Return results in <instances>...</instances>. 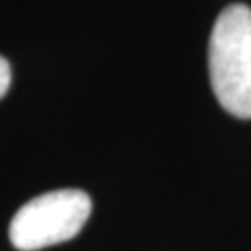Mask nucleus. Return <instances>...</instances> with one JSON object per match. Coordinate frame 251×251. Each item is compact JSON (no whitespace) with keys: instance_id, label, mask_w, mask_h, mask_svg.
I'll return each instance as SVG.
<instances>
[{"instance_id":"1","label":"nucleus","mask_w":251,"mask_h":251,"mask_svg":"<svg viewBox=\"0 0 251 251\" xmlns=\"http://www.w3.org/2000/svg\"><path fill=\"white\" fill-rule=\"evenodd\" d=\"M209 80L222 105L241 120H251V9L230 4L218 15L209 36Z\"/></svg>"},{"instance_id":"2","label":"nucleus","mask_w":251,"mask_h":251,"mask_svg":"<svg viewBox=\"0 0 251 251\" xmlns=\"http://www.w3.org/2000/svg\"><path fill=\"white\" fill-rule=\"evenodd\" d=\"M92 201L84 191L63 188L27 201L9 226V239L19 251H38L74 239L90 218Z\"/></svg>"},{"instance_id":"3","label":"nucleus","mask_w":251,"mask_h":251,"mask_svg":"<svg viewBox=\"0 0 251 251\" xmlns=\"http://www.w3.org/2000/svg\"><path fill=\"white\" fill-rule=\"evenodd\" d=\"M11 65H9V61H6L4 57H0V99L6 94V90H9V86H11Z\"/></svg>"}]
</instances>
